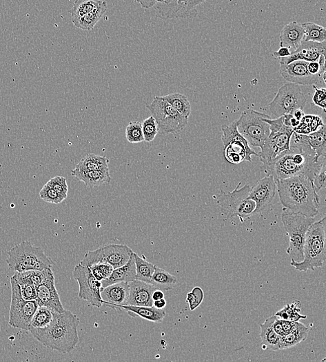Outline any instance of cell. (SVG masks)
I'll use <instances>...</instances> for the list:
<instances>
[{"label":"cell","instance_id":"e0dca14e","mask_svg":"<svg viewBox=\"0 0 326 362\" xmlns=\"http://www.w3.org/2000/svg\"><path fill=\"white\" fill-rule=\"evenodd\" d=\"M36 289L39 306L45 307L53 313H62L65 311L55 286L52 268H47L45 279Z\"/></svg>","mask_w":326,"mask_h":362},{"label":"cell","instance_id":"d4e9b609","mask_svg":"<svg viewBox=\"0 0 326 362\" xmlns=\"http://www.w3.org/2000/svg\"><path fill=\"white\" fill-rule=\"evenodd\" d=\"M310 328L300 323L295 322L292 330L281 336L280 350H286L297 345L307 339Z\"/></svg>","mask_w":326,"mask_h":362},{"label":"cell","instance_id":"4dcf8cb0","mask_svg":"<svg viewBox=\"0 0 326 362\" xmlns=\"http://www.w3.org/2000/svg\"><path fill=\"white\" fill-rule=\"evenodd\" d=\"M309 146L316 154V159L320 161L325 157L326 132L324 125L318 130L307 134Z\"/></svg>","mask_w":326,"mask_h":362},{"label":"cell","instance_id":"d6a6232c","mask_svg":"<svg viewBox=\"0 0 326 362\" xmlns=\"http://www.w3.org/2000/svg\"><path fill=\"white\" fill-rule=\"evenodd\" d=\"M160 97L172 105L181 115L189 119L192 112V106L185 95L174 93Z\"/></svg>","mask_w":326,"mask_h":362},{"label":"cell","instance_id":"f35d334b","mask_svg":"<svg viewBox=\"0 0 326 362\" xmlns=\"http://www.w3.org/2000/svg\"><path fill=\"white\" fill-rule=\"evenodd\" d=\"M52 319L53 312L45 307L39 306L32 319L30 328H44L50 323Z\"/></svg>","mask_w":326,"mask_h":362},{"label":"cell","instance_id":"f1b7e54d","mask_svg":"<svg viewBox=\"0 0 326 362\" xmlns=\"http://www.w3.org/2000/svg\"><path fill=\"white\" fill-rule=\"evenodd\" d=\"M109 160L104 157L90 154L80 160L74 171L90 172L96 170H108Z\"/></svg>","mask_w":326,"mask_h":362},{"label":"cell","instance_id":"7dc6e473","mask_svg":"<svg viewBox=\"0 0 326 362\" xmlns=\"http://www.w3.org/2000/svg\"><path fill=\"white\" fill-rule=\"evenodd\" d=\"M22 297L26 301H37V294L36 286L33 284L20 285Z\"/></svg>","mask_w":326,"mask_h":362},{"label":"cell","instance_id":"b9f144b4","mask_svg":"<svg viewBox=\"0 0 326 362\" xmlns=\"http://www.w3.org/2000/svg\"><path fill=\"white\" fill-rule=\"evenodd\" d=\"M93 275L100 281L108 279L114 270V268L109 263H99L89 267Z\"/></svg>","mask_w":326,"mask_h":362},{"label":"cell","instance_id":"836d02e7","mask_svg":"<svg viewBox=\"0 0 326 362\" xmlns=\"http://www.w3.org/2000/svg\"><path fill=\"white\" fill-rule=\"evenodd\" d=\"M136 266V279L150 283L156 265L147 262L145 258L133 253Z\"/></svg>","mask_w":326,"mask_h":362},{"label":"cell","instance_id":"4fadbf2b","mask_svg":"<svg viewBox=\"0 0 326 362\" xmlns=\"http://www.w3.org/2000/svg\"><path fill=\"white\" fill-rule=\"evenodd\" d=\"M307 97L298 85L288 83L280 88L273 101L269 104L271 112L277 118L291 114L297 109L303 110Z\"/></svg>","mask_w":326,"mask_h":362},{"label":"cell","instance_id":"6f0895ef","mask_svg":"<svg viewBox=\"0 0 326 362\" xmlns=\"http://www.w3.org/2000/svg\"><path fill=\"white\" fill-rule=\"evenodd\" d=\"M292 115L294 118H296L297 120L300 121L303 119L305 114H304L303 110L297 109L293 112Z\"/></svg>","mask_w":326,"mask_h":362},{"label":"cell","instance_id":"7a4b0ae2","mask_svg":"<svg viewBox=\"0 0 326 362\" xmlns=\"http://www.w3.org/2000/svg\"><path fill=\"white\" fill-rule=\"evenodd\" d=\"M275 181L284 208L307 217L318 214L320 199L312 180L299 175Z\"/></svg>","mask_w":326,"mask_h":362},{"label":"cell","instance_id":"44dd1931","mask_svg":"<svg viewBox=\"0 0 326 362\" xmlns=\"http://www.w3.org/2000/svg\"><path fill=\"white\" fill-rule=\"evenodd\" d=\"M130 293L128 305L152 307V295L155 289L153 285L135 279L129 282Z\"/></svg>","mask_w":326,"mask_h":362},{"label":"cell","instance_id":"d590c367","mask_svg":"<svg viewBox=\"0 0 326 362\" xmlns=\"http://www.w3.org/2000/svg\"><path fill=\"white\" fill-rule=\"evenodd\" d=\"M46 270L47 268L43 270L17 272L13 277L17 281L20 285L24 284H33L37 287L45 279Z\"/></svg>","mask_w":326,"mask_h":362},{"label":"cell","instance_id":"74e56055","mask_svg":"<svg viewBox=\"0 0 326 362\" xmlns=\"http://www.w3.org/2000/svg\"><path fill=\"white\" fill-rule=\"evenodd\" d=\"M300 303L298 301H295L292 305H285L275 316L279 319L292 322H298L300 319H307L306 316L300 314Z\"/></svg>","mask_w":326,"mask_h":362},{"label":"cell","instance_id":"8992f818","mask_svg":"<svg viewBox=\"0 0 326 362\" xmlns=\"http://www.w3.org/2000/svg\"><path fill=\"white\" fill-rule=\"evenodd\" d=\"M281 220L285 230L289 237V245L287 253L292 261L301 262L303 260V246L305 236L315 220L313 217L292 212L284 207Z\"/></svg>","mask_w":326,"mask_h":362},{"label":"cell","instance_id":"277c9868","mask_svg":"<svg viewBox=\"0 0 326 362\" xmlns=\"http://www.w3.org/2000/svg\"><path fill=\"white\" fill-rule=\"evenodd\" d=\"M325 217L314 222L307 232L304 246L303 260L292 261L291 265L299 272L314 270L323 266L325 261Z\"/></svg>","mask_w":326,"mask_h":362},{"label":"cell","instance_id":"1f68e13d","mask_svg":"<svg viewBox=\"0 0 326 362\" xmlns=\"http://www.w3.org/2000/svg\"><path fill=\"white\" fill-rule=\"evenodd\" d=\"M105 3L103 0H75L69 12L72 18L79 17L94 12Z\"/></svg>","mask_w":326,"mask_h":362},{"label":"cell","instance_id":"ac0fdd59","mask_svg":"<svg viewBox=\"0 0 326 362\" xmlns=\"http://www.w3.org/2000/svg\"><path fill=\"white\" fill-rule=\"evenodd\" d=\"M276 192V183L272 176H267L259 181L250 190L249 198L256 203L254 214L262 212L272 202Z\"/></svg>","mask_w":326,"mask_h":362},{"label":"cell","instance_id":"d6986e66","mask_svg":"<svg viewBox=\"0 0 326 362\" xmlns=\"http://www.w3.org/2000/svg\"><path fill=\"white\" fill-rule=\"evenodd\" d=\"M130 287L128 282H120L103 288L101 297L103 305L114 310L122 311L128 305Z\"/></svg>","mask_w":326,"mask_h":362},{"label":"cell","instance_id":"7402d4cb","mask_svg":"<svg viewBox=\"0 0 326 362\" xmlns=\"http://www.w3.org/2000/svg\"><path fill=\"white\" fill-rule=\"evenodd\" d=\"M304 39L302 24L293 21L287 24L280 34L281 47H287L291 52L296 51Z\"/></svg>","mask_w":326,"mask_h":362},{"label":"cell","instance_id":"3957f363","mask_svg":"<svg viewBox=\"0 0 326 362\" xmlns=\"http://www.w3.org/2000/svg\"><path fill=\"white\" fill-rule=\"evenodd\" d=\"M79 320L70 311L53 313L50 323L44 328H30L34 338L52 350L70 352L79 341L77 328Z\"/></svg>","mask_w":326,"mask_h":362},{"label":"cell","instance_id":"ee69618b","mask_svg":"<svg viewBox=\"0 0 326 362\" xmlns=\"http://www.w3.org/2000/svg\"><path fill=\"white\" fill-rule=\"evenodd\" d=\"M40 198L45 202L59 204L63 202L65 199L59 194L54 190L50 187L48 184H45L41 190Z\"/></svg>","mask_w":326,"mask_h":362},{"label":"cell","instance_id":"9c48e42d","mask_svg":"<svg viewBox=\"0 0 326 362\" xmlns=\"http://www.w3.org/2000/svg\"><path fill=\"white\" fill-rule=\"evenodd\" d=\"M151 116L155 119L161 134H177L188 124V118L181 115L172 105L160 97H155L153 101L146 105Z\"/></svg>","mask_w":326,"mask_h":362},{"label":"cell","instance_id":"f6af8a7d","mask_svg":"<svg viewBox=\"0 0 326 362\" xmlns=\"http://www.w3.org/2000/svg\"><path fill=\"white\" fill-rule=\"evenodd\" d=\"M46 184L54 190L59 194L65 199L67 198L68 186L67 180L63 177H55L51 179Z\"/></svg>","mask_w":326,"mask_h":362},{"label":"cell","instance_id":"681fc988","mask_svg":"<svg viewBox=\"0 0 326 362\" xmlns=\"http://www.w3.org/2000/svg\"><path fill=\"white\" fill-rule=\"evenodd\" d=\"M263 120L269 125L270 134L274 135L278 132L285 125L283 122V116L278 117L276 119H271L270 118L264 117Z\"/></svg>","mask_w":326,"mask_h":362},{"label":"cell","instance_id":"ab89813d","mask_svg":"<svg viewBox=\"0 0 326 362\" xmlns=\"http://www.w3.org/2000/svg\"><path fill=\"white\" fill-rule=\"evenodd\" d=\"M125 137L131 143H141L144 141L141 123L131 121L126 128Z\"/></svg>","mask_w":326,"mask_h":362},{"label":"cell","instance_id":"8fae6325","mask_svg":"<svg viewBox=\"0 0 326 362\" xmlns=\"http://www.w3.org/2000/svg\"><path fill=\"white\" fill-rule=\"evenodd\" d=\"M11 285L12 303L9 323L14 328L29 331L32 319L39 308L38 302L23 299L21 287L13 276Z\"/></svg>","mask_w":326,"mask_h":362},{"label":"cell","instance_id":"816d5d0a","mask_svg":"<svg viewBox=\"0 0 326 362\" xmlns=\"http://www.w3.org/2000/svg\"><path fill=\"white\" fill-rule=\"evenodd\" d=\"M134 1L140 4L144 9L154 8L156 3V0H134Z\"/></svg>","mask_w":326,"mask_h":362},{"label":"cell","instance_id":"484cf974","mask_svg":"<svg viewBox=\"0 0 326 362\" xmlns=\"http://www.w3.org/2000/svg\"><path fill=\"white\" fill-rule=\"evenodd\" d=\"M123 310L127 311L132 316H139L143 319L153 323H159L164 319L167 315L165 310H158L152 307L125 305Z\"/></svg>","mask_w":326,"mask_h":362},{"label":"cell","instance_id":"f907efd6","mask_svg":"<svg viewBox=\"0 0 326 362\" xmlns=\"http://www.w3.org/2000/svg\"><path fill=\"white\" fill-rule=\"evenodd\" d=\"M292 54L289 49L287 47H281L279 50L273 53L275 58L281 59L289 56Z\"/></svg>","mask_w":326,"mask_h":362},{"label":"cell","instance_id":"7bdbcfd3","mask_svg":"<svg viewBox=\"0 0 326 362\" xmlns=\"http://www.w3.org/2000/svg\"><path fill=\"white\" fill-rule=\"evenodd\" d=\"M204 299V292L201 287H195L192 292L189 293L186 301L189 304L191 311H194L202 304Z\"/></svg>","mask_w":326,"mask_h":362},{"label":"cell","instance_id":"6da1fadb","mask_svg":"<svg viewBox=\"0 0 326 362\" xmlns=\"http://www.w3.org/2000/svg\"><path fill=\"white\" fill-rule=\"evenodd\" d=\"M325 157L316 161V157L300 147L289 145V150L281 153L272 161L264 163L261 172L272 176L275 181L304 175L313 181L320 171Z\"/></svg>","mask_w":326,"mask_h":362},{"label":"cell","instance_id":"83f0119b","mask_svg":"<svg viewBox=\"0 0 326 362\" xmlns=\"http://www.w3.org/2000/svg\"><path fill=\"white\" fill-rule=\"evenodd\" d=\"M108 4L105 3L100 8L91 13L79 17L72 18L73 25L81 30L90 31L94 30L96 25L102 19L108 11Z\"/></svg>","mask_w":326,"mask_h":362},{"label":"cell","instance_id":"52a82bcc","mask_svg":"<svg viewBox=\"0 0 326 362\" xmlns=\"http://www.w3.org/2000/svg\"><path fill=\"white\" fill-rule=\"evenodd\" d=\"M8 254L6 261L9 267L16 272L43 270L52 268L54 265L42 248L34 246L30 241H23L14 246Z\"/></svg>","mask_w":326,"mask_h":362},{"label":"cell","instance_id":"8d00e7d4","mask_svg":"<svg viewBox=\"0 0 326 362\" xmlns=\"http://www.w3.org/2000/svg\"><path fill=\"white\" fill-rule=\"evenodd\" d=\"M304 30V41L322 43L326 39V30L324 27L314 23L302 24Z\"/></svg>","mask_w":326,"mask_h":362},{"label":"cell","instance_id":"603a6c76","mask_svg":"<svg viewBox=\"0 0 326 362\" xmlns=\"http://www.w3.org/2000/svg\"><path fill=\"white\" fill-rule=\"evenodd\" d=\"M136 279V266L134 255L123 265L114 269L111 275L102 281L103 287L120 282H130Z\"/></svg>","mask_w":326,"mask_h":362},{"label":"cell","instance_id":"5bb4252c","mask_svg":"<svg viewBox=\"0 0 326 362\" xmlns=\"http://www.w3.org/2000/svg\"><path fill=\"white\" fill-rule=\"evenodd\" d=\"M73 277L79 285L78 296L101 308L103 305L101 292L103 289L102 282L96 279L89 267L79 263L73 270Z\"/></svg>","mask_w":326,"mask_h":362},{"label":"cell","instance_id":"f546056e","mask_svg":"<svg viewBox=\"0 0 326 362\" xmlns=\"http://www.w3.org/2000/svg\"><path fill=\"white\" fill-rule=\"evenodd\" d=\"M178 282V279L174 275L164 269L156 265L152 276L150 283L161 291H170Z\"/></svg>","mask_w":326,"mask_h":362},{"label":"cell","instance_id":"7c38bea8","mask_svg":"<svg viewBox=\"0 0 326 362\" xmlns=\"http://www.w3.org/2000/svg\"><path fill=\"white\" fill-rule=\"evenodd\" d=\"M134 252L125 245L108 244L96 250L90 251L80 264L90 267L99 263H109L114 269L125 265L130 259Z\"/></svg>","mask_w":326,"mask_h":362},{"label":"cell","instance_id":"f5cc1de1","mask_svg":"<svg viewBox=\"0 0 326 362\" xmlns=\"http://www.w3.org/2000/svg\"><path fill=\"white\" fill-rule=\"evenodd\" d=\"M277 317V316H276ZM273 328L274 331L280 336H282L284 334H285V332L284 331V329L283 328L281 320L279 319L278 317L276 318V321L274 323Z\"/></svg>","mask_w":326,"mask_h":362},{"label":"cell","instance_id":"9a60e30c","mask_svg":"<svg viewBox=\"0 0 326 362\" xmlns=\"http://www.w3.org/2000/svg\"><path fill=\"white\" fill-rule=\"evenodd\" d=\"M280 72L283 78L289 83L298 86H316L325 81L322 77L309 74L308 61L296 60L287 64L280 63Z\"/></svg>","mask_w":326,"mask_h":362},{"label":"cell","instance_id":"bcb514c9","mask_svg":"<svg viewBox=\"0 0 326 362\" xmlns=\"http://www.w3.org/2000/svg\"><path fill=\"white\" fill-rule=\"evenodd\" d=\"M315 92L312 97L313 103L318 107L323 109L325 112L326 108V90L325 88L318 89L316 86H313Z\"/></svg>","mask_w":326,"mask_h":362},{"label":"cell","instance_id":"11a10c76","mask_svg":"<svg viewBox=\"0 0 326 362\" xmlns=\"http://www.w3.org/2000/svg\"><path fill=\"white\" fill-rule=\"evenodd\" d=\"M294 323L295 322H292L289 321L281 320V323L285 334L289 332L292 330Z\"/></svg>","mask_w":326,"mask_h":362},{"label":"cell","instance_id":"9f6ffc18","mask_svg":"<svg viewBox=\"0 0 326 362\" xmlns=\"http://www.w3.org/2000/svg\"><path fill=\"white\" fill-rule=\"evenodd\" d=\"M167 306V301L165 299H162L153 302V307L158 310H164Z\"/></svg>","mask_w":326,"mask_h":362},{"label":"cell","instance_id":"e575fe53","mask_svg":"<svg viewBox=\"0 0 326 362\" xmlns=\"http://www.w3.org/2000/svg\"><path fill=\"white\" fill-rule=\"evenodd\" d=\"M325 124L322 119L317 115H304L299 125L294 129L298 134H309L318 130Z\"/></svg>","mask_w":326,"mask_h":362},{"label":"cell","instance_id":"ffe728a7","mask_svg":"<svg viewBox=\"0 0 326 362\" xmlns=\"http://www.w3.org/2000/svg\"><path fill=\"white\" fill-rule=\"evenodd\" d=\"M325 41L317 43L303 41L298 48L289 56L278 59L280 63L287 64L296 60L318 61L321 55L325 54Z\"/></svg>","mask_w":326,"mask_h":362},{"label":"cell","instance_id":"30bf717a","mask_svg":"<svg viewBox=\"0 0 326 362\" xmlns=\"http://www.w3.org/2000/svg\"><path fill=\"white\" fill-rule=\"evenodd\" d=\"M270 116L254 110L243 111L236 120L238 132L254 148H262L270 134L269 125L263 118Z\"/></svg>","mask_w":326,"mask_h":362},{"label":"cell","instance_id":"2e32d148","mask_svg":"<svg viewBox=\"0 0 326 362\" xmlns=\"http://www.w3.org/2000/svg\"><path fill=\"white\" fill-rule=\"evenodd\" d=\"M294 132L292 128L284 125L278 132L269 136L258 154L261 161L263 163L269 162L281 153L289 150Z\"/></svg>","mask_w":326,"mask_h":362},{"label":"cell","instance_id":"60d3db41","mask_svg":"<svg viewBox=\"0 0 326 362\" xmlns=\"http://www.w3.org/2000/svg\"><path fill=\"white\" fill-rule=\"evenodd\" d=\"M142 131L144 141L147 142L152 141L159 132L157 123L152 116L145 119L142 123Z\"/></svg>","mask_w":326,"mask_h":362},{"label":"cell","instance_id":"c3c4849f","mask_svg":"<svg viewBox=\"0 0 326 362\" xmlns=\"http://www.w3.org/2000/svg\"><path fill=\"white\" fill-rule=\"evenodd\" d=\"M326 165H325V159H324L321 168L318 173H317L313 179V183L315 188L318 190L325 189L326 187L325 183V174H326Z\"/></svg>","mask_w":326,"mask_h":362},{"label":"cell","instance_id":"4316f807","mask_svg":"<svg viewBox=\"0 0 326 362\" xmlns=\"http://www.w3.org/2000/svg\"><path fill=\"white\" fill-rule=\"evenodd\" d=\"M274 315L269 317L264 323L260 324L261 328V337L262 345H265L270 350L278 351L280 350V338L281 336L274 331L273 325L276 319Z\"/></svg>","mask_w":326,"mask_h":362},{"label":"cell","instance_id":"db71d44e","mask_svg":"<svg viewBox=\"0 0 326 362\" xmlns=\"http://www.w3.org/2000/svg\"><path fill=\"white\" fill-rule=\"evenodd\" d=\"M152 299L153 302L162 299H165V294L164 292H163V291H161V290L156 288L152 293Z\"/></svg>","mask_w":326,"mask_h":362},{"label":"cell","instance_id":"5b68a950","mask_svg":"<svg viewBox=\"0 0 326 362\" xmlns=\"http://www.w3.org/2000/svg\"><path fill=\"white\" fill-rule=\"evenodd\" d=\"M241 184L230 192L220 190L216 194V201L223 215L229 219L237 217L243 223L254 215L256 203L249 198L251 187L246 184L239 188Z\"/></svg>","mask_w":326,"mask_h":362},{"label":"cell","instance_id":"ba28073f","mask_svg":"<svg viewBox=\"0 0 326 362\" xmlns=\"http://www.w3.org/2000/svg\"><path fill=\"white\" fill-rule=\"evenodd\" d=\"M221 130L224 155L227 162L236 165L243 161L253 162V155L258 157V154L252 150L247 140L238 132L236 120L230 125H223Z\"/></svg>","mask_w":326,"mask_h":362},{"label":"cell","instance_id":"cb8c5ba5","mask_svg":"<svg viewBox=\"0 0 326 362\" xmlns=\"http://www.w3.org/2000/svg\"><path fill=\"white\" fill-rule=\"evenodd\" d=\"M71 174L77 181L83 182L90 188L100 187L104 184L110 183L112 181L110 170L90 172H77L72 170Z\"/></svg>","mask_w":326,"mask_h":362}]
</instances>
